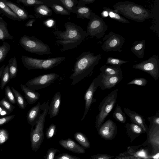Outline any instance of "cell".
<instances>
[{"label":"cell","mask_w":159,"mask_h":159,"mask_svg":"<svg viewBox=\"0 0 159 159\" xmlns=\"http://www.w3.org/2000/svg\"><path fill=\"white\" fill-rule=\"evenodd\" d=\"M64 26L65 31L55 30L53 32L57 39L54 41L63 46L60 49L62 52L77 47L88 36L85 31L75 23L68 21Z\"/></svg>","instance_id":"obj_1"},{"label":"cell","mask_w":159,"mask_h":159,"mask_svg":"<svg viewBox=\"0 0 159 159\" xmlns=\"http://www.w3.org/2000/svg\"><path fill=\"white\" fill-rule=\"evenodd\" d=\"M102 58V54L94 55L90 51L83 52L76 58L73 70L69 77L74 85L88 76L93 71Z\"/></svg>","instance_id":"obj_2"},{"label":"cell","mask_w":159,"mask_h":159,"mask_svg":"<svg viewBox=\"0 0 159 159\" xmlns=\"http://www.w3.org/2000/svg\"><path fill=\"white\" fill-rule=\"evenodd\" d=\"M113 7L114 11L119 14L138 22H142L154 17L149 10L142 6L132 2H118L113 5Z\"/></svg>","instance_id":"obj_3"},{"label":"cell","mask_w":159,"mask_h":159,"mask_svg":"<svg viewBox=\"0 0 159 159\" xmlns=\"http://www.w3.org/2000/svg\"><path fill=\"white\" fill-rule=\"evenodd\" d=\"M49 100L41 105L43 111L39 120L36 123L34 128L32 126L30 131V139L32 149L37 152L39 148L44 139L43 129L45 119L48 113Z\"/></svg>","instance_id":"obj_4"},{"label":"cell","mask_w":159,"mask_h":159,"mask_svg":"<svg viewBox=\"0 0 159 159\" xmlns=\"http://www.w3.org/2000/svg\"><path fill=\"white\" fill-rule=\"evenodd\" d=\"M66 59L65 57L42 59L23 55L21 56L22 61L24 66L29 70L52 69L65 61Z\"/></svg>","instance_id":"obj_5"},{"label":"cell","mask_w":159,"mask_h":159,"mask_svg":"<svg viewBox=\"0 0 159 159\" xmlns=\"http://www.w3.org/2000/svg\"><path fill=\"white\" fill-rule=\"evenodd\" d=\"M20 45L26 51L40 55L51 54L49 46L35 37L24 35L19 40Z\"/></svg>","instance_id":"obj_6"},{"label":"cell","mask_w":159,"mask_h":159,"mask_svg":"<svg viewBox=\"0 0 159 159\" xmlns=\"http://www.w3.org/2000/svg\"><path fill=\"white\" fill-rule=\"evenodd\" d=\"M118 91V89L113 91L100 102L98 107L99 113L96 117L95 123V126L97 130L103 124L106 117L115 106L117 102Z\"/></svg>","instance_id":"obj_7"},{"label":"cell","mask_w":159,"mask_h":159,"mask_svg":"<svg viewBox=\"0 0 159 159\" xmlns=\"http://www.w3.org/2000/svg\"><path fill=\"white\" fill-rule=\"evenodd\" d=\"M86 33L92 38L99 39L104 35L108 26L102 18L94 13L87 27Z\"/></svg>","instance_id":"obj_8"},{"label":"cell","mask_w":159,"mask_h":159,"mask_svg":"<svg viewBox=\"0 0 159 159\" xmlns=\"http://www.w3.org/2000/svg\"><path fill=\"white\" fill-rule=\"evenodd\" d=\"M125 40V39L120 34L110 31L103 38V42L102 48L107 52L113 51L121 52Z\"/></svg>","instance_id":"obj_9"},{"label":"cell","mask_w":159,"mask_h":159,"mask_svg":"<svg viewBox=\"0 0 159 159\" xmlns=\"http://www.w3.org/2000/svg\"><path fill=\"white\" fill-rule=\"evenodd\" d=\"M133 68L148 73L156 81L159 78V59L156 55H153L148 59L133 65Z\"/></svg>","instance_id":"obj_10"},{"label":"cell","mask_w":159,"mask_h":159,"mask_svg":"<svg viewBox=\"0 0 159 159\" xmlns=\"http://www.w3.org/2000/svg\"><path fill=\"white\" fill-rule=\"evenodd\" d=\"M59 77V75L55 73L45 74L28 80L25 85L33 90H38L49 86Z\"/></svg>","instance_id":"obj_11"},{"label":"cell","mask_w":159,"mask_h":159,"mask_svg":"<svg viewBox=\"0 0 159 159\" xmlns=\"http://www.w3.org/2000/svg\"><path fill=\"white\" fill-rule=\"evenodd\" d=\"M98 87H99V85L96 77L93 80L84 95L85 111L81 119V121L83 120L87 115L92 104L96 101V99L94 98L93 96Z\"/></svg>","instance_id":"obj_12"},{"label":"cell","mask_w":159,"mask_h":159,"mask_svg":"<svg viewBox=\"0 0 159 159\" xmlns=\"http://www.w3.org/2000/svg\"><path fill=\"white\" fill-rule=\"evenodd\" d=\"M96 78L99 87L103 90L114 87L122 79V76L109 75L100 73Z\"/></svg>","instance_id":"obj_13"},{"label":"cell","mask_w":159,"mask_h":159,"mask_svg":"<svg viewBox=\"0 0 159 159\" xmlns=\"http://www.w3.org/2000/svg\"><path fill=\"white\" fill-rule=\"evenodd\" d=\"M117 127L114 122L108 119L102 124L97 130L101 137L106 139H110L116 134Z\"/></svg>","instance_id":"obj_14"},{"label":"cell","mask_w":159,"mask_h":159,"mask_svg":"<svg viewBox=\"0 0 159 159\" xmlns=\"http://www.w3.org/2000/svg\"><path fill=\"white\" fill-rule=\"evenodd\" d=\"M148 132V142L152 148V154L159 152V126L150 125Z\"/></svg>","instance_id":"obj_15"},{"label":"cell","mask_w":159,"mask_h":159,"mask_svg":"<svg viewBox=\"0 0 159 159\" xmlns=\"http://www.w3.org/2000/svg\"><path fill=\"white\" fill-rule=\"evenodd\" d=\"M2 0L17 16L19 21L25 20L30 17L27 11L23 7L19 6L9 0Z\"/></svg>","instance_id":"obj_16"},{"label":"cell","mask_w":159,"mask_h":159,"mask_svg":"<svg viewBox=\"0 0 159 159\" xmlns=\"http://www.w3.org/2000/svg\"><path fill=\"white\" fill-rule=\"evenodd\" d=\"M59 144L66 149L78 154H84L85 149L71 139H61L59 141Z\"/></svg>","instance_id":"obj_17"},{"label":"cell","mask_w":159,"mask_h":159,"mask_svg":"<svg viewBox=\"0 0 159 159\" xmlns=\"http://www.w3.org/2000/svg\"><path fill=\"white\" fill-rule=\"evenodd\" d=\"M124 110L133 123L140 126L145 132L147 131L148 127L145 124V120L142 115L128 108L124 107Z\"/></svg>","instance_id":"obj_18"},{"label":"cell","mask_w":159,"mask_h":159,"mask_svg":"<svg viewBox=\"0 0 159 159\" xmlns=\"http://www.w3.org/2000/svg\"><path fill=\"white\" fill-rule=\"evenodd\" d=\"M61 100V93L58 92L54 94L49 106L48 114L50 118L56 116L59 114Z\"/></svg>","instance_id":"obj_19"},{"label":"cell","mask_w":159,"mask_h":159,"mask_svg":"<svg viewBox=\"0 0 159 159\" xmlns=\"http://www.w3.org/2000/svg\"><path fill=\"white\" fill-rule=\"evenodd\" d=\"M44 4L54 11L57 14L70 15V13L62 5L60 0H42Z\"/></svg>","instance_id":"obj_20"},{"label":"cell","mask_w":159,"mask_h":159,"mask_svg":"<svg viewBox=\"0 0 159 159\" xmlns=\"http://www.w3.org/2000/svg\"><path fill=\"white\" fill-rule=\"evenodd\" d=\"M41 104L39 102L36 105L32 107L28 112L26 119L28 123L34 127L40 116Z\"/></svg>","instance_id":"obj_21"},{"label":"cell","mask_w":159,"mask_h":159,"mask_svg":"<svg viewBox=\"0 0 159 159\" xmlns=\"http://www.w3.org/2000/svg\"><path fill=\"white\" fill-rule=\"evenodd\" d=\"M20 86L21 89L24 93L25 98L29 104H32L39 100L40 96L39 93L31 89L23 84H21Z\"/></svg>","instance_id":"obj_22"},{"label":"cell","mask_w":159,"mask_h":159,"mask_svg":"<svg viewBox=\"0 0 159 159\" xmlns=\"http://www.w3.org/2000/svg\"><path fill=\"white\" fill-rule=\"evenodd\" d=\"M100 73L109 75L122 76V71L120 66L104 65L100 68Z\"/></svg>","instance_id":"obj_23"},{"label":"cell","mask_w":159,"mask_h":159,"mask_svg":"<svg viewBox=\"0 0 159 159\" xmlns=\"http://www.w3.org/2000/svg\"><path fill=\"white\" fill-rule=\"evenodd\" d=\"M145 42L144 40L134 42L130 48V50L137 57L143 58L144 57Z\"/></svg>","instance_id":"obj_24"},{"label":"cell","mask_w":159,"mask_h":159,"mask_svg":"<svg viewBox=\"0 0 159 159\" xmlns=\"http://www.w3.org/2000/svg\"><path fill=\"white\" fill-rule=\"evenodd\" d=\"M77 17L82 19H87L90 20L94 13L88 7L84 6H76L75 9V13Z\"/></svg>","instance_id":"obj_25"},{"label":"cell","mask_w":159,"mask_h":159,"mask_svg":"<svg viewBox=\"0 0 159 159\" xmlns=\"http://www.w3.org/2000/svg\"><path fill=\"white\" fill-rule=\"evenodd\" d=\"M34 10L36 18L50 16L52 14V9L44 4L35 6Z\"/></svg>","instance_id":"obj_26"},{"label":"cell","mask_w":159,"mask_h":159,"mask_svg":"<svg viewBox=\"0 0 159 159\" xmlns=\"http://www.w3.org/2000/svg\"><path fill=\"white\" fill-rule=\"evenodd\" d=\"M7 25V23L0 18V40L3 42L6 39L12 40L14 39L9 33Z\"/></svg>","instance_id":"obj_27"},{"label":"cell","mask_w":159,"mask_h":159,"mask_svg":"<svg viewBox=\"0 0 159 159\" xmlns=\"http://www.w3.org/2000/svg\"><path fill=\"white\" fill-rule=\"evenodd\" d=\"M0 13L11 20L19 21L17 16L2 0H0Z\"/></svg>","instance_id":"obj_28"},{"label":"cell","mask_w":159,"mask_h":159,"mask_svg":"<svg viewBox=\"0 0 159 159\" xmlns=\"http://www.w3.org/2000/svg\"><path fill=\"white\" fill-rule=\"evenodd\" d=\"M139 147H129L126 151L121 153L114 159H130L138 158L137 156V152Z\"/></svg>","instance_id":"obj_29"},{"label":"cell","mask_w":159,"mask_h":159,"mask_svg":"<svg viewBox=\"0 0 159 159\" xmlns=\"http://www.w3.org/2000/svg\"><path fill=\"white\" fill-rule=\"evenodd\" d=\"M104 11L107 12L109 17L120 22L124 23H129V21L126 19L120 16L109 7H104L102 8Z\"/></svg>","instance_id":"obj_30"},{"label":"cell","mask_w":159,"mask_h":159,"mask_svg":"<svg viewBox=\"0 0 159 159\" xmlns=\"http://www.w3.org/2000/svg\"><path fill=\"white\" fill-rule=\"evenodd\" d=\"M125 127L127 133L129 134L139 135L145 132L140 126L133 122L127 123Z\"/></svg>","instance_id":"obj_31"},{"label":"cell","mask_w":159,"mask_h":159,"mask_svg":"<svg viewBox=\"0 0 159 159\" xmlns=\"http://www.w3.org/2000/svg\"><path fill=\"white\" fill-rule=\"evenodd\" d=\"M8 65L10 79H14L16 76L18 72L17 60L15 57L9 60Z\"/></svg>","instance_id":"obj_32"},{"label":"cell","mask_w":159,"mask_h":159,"mask_svg":"<svg viewBox=\"0 0 159 159\" xmlns=\"http://www.w3.org/2000/svg\"><path fill=\"white\" fill-rule=\"evenodd\" d=\"M74 136L75 139L82 146L87 149L90 148V143L87 138L84 134L78 132L75 134Z\"/></svg>","instance_id":"obj_33"},{"label":"cell","mask_w":159,"mask_h":159,"mask_svg":"<svg viewBox=\"0 0 159 159\" xmlns=\"http://www.w3.org/2000/svg\"><path fill=\"white\" fill-rule=\"evenodd\" d=\"M11 89L14 94L17 104L19 107L21 109H25L27 106V103L23 96L13 87H11Z\"/></svg>","instance_id":"obj_34"},{"label":"cell","mask_w":159,"mask_h":159,"mask_svg":"<svg viewBox=\"0 0 159 159\" xmlns=\"http://www.w3.org/2000/svg\"><path fill=\"white\" fill-rule=\"evenodd\" d=\"M113 117L117 121L124 123L126 121V117L121 107L118 104L113 114Z\"/></svg>","instance_id":"obj_35"},{"label":"cell","mask_w":159,"mask_h":159,"mask_svg":"<svg viewBox=\"0 0 159 159\" xmlns=\"http://www.w3.org/2000/svg\"><path fill=\"white\" fill-rule=\"evenodd\" d=\"M63 6L70 13H75V9L77 6L78 0H60Z\"/></svg>","instance_id":"obj_36"},{"label":"cell","mask_w":159,"mask_h":159,"mask_svg":"<svg viewBox=\"0 0 159 159\" xmlns=\"http://www.w3.org/2000/svg\"><path fill=\"white\" fill-rule=\"evenodd\" d=\"M1 79L0 88L2 90H3L10 79L8 65L5 67Z\"/></svg>","instance_id":"obj_37"},{"label":"cell","mask_w":159,"mask_h":159,"mask_svg":"<svg viewBox=\"0 0 159 159\" xmlns=\"http://www.w3.org/2000/svg\"><path fill=\"white\" fill-rule=\"evenodd\" d=\"M10 48V45L5 41L0 46V63L4 60Z\"/></svg>","instance_id":"obj_38"},{"label":"cell","mask_w":159,"mask_h":159,"mask_svg":"<svg viewBox=\"0 0 159 159\" xmlns=\"http://www.w3.org/2000/svg\"><path fill=\"white\" fill-rule=\"evenodd\" d=\"M16 2L20 4L21 3L27 7H34L44 4L42 0H16Z\"/></svg>","instance_id":"obj_39"},{"label":"cell","mask_w":159,"mask_h":159,"mask_svg":"<svg viewBox=\"0 0 159 159\" xmlns=\"http://www.w3.org/2000/svg\"><path fill=\"white\" fill-rule=\"evenodd\" d=\"M128 62V61H124L112 57H109L107 59L106 64L110 65L120 66L121 65Z\"/></svg>","instance_id":"obj_40"},{"label":"cell","mask_w":159,"mask_h":159,"mask_svg":"<svg viewBox=\"0 0 159 159\" xmlns=\"http://www.w3.org/2000/svg\"><path fill=\"white\" fill-rule=\"evenodd\" d=\"M0 106L9 113L12 112L15 108V107L5 98L0 101Z\"/></svg>","instance_id":"obj_41"},{"label":"cell","mask_w":159,"mask_h":159,"mask_svg":"<svg viewBox=\"0 0 159 159\" xmlns=\"http://www.w3.org/2000/svg\"><path fill=\"white\" fill-rule=\"evenodd\" d=\"M5 98L12 104H16V102L15 96L13 95L12 91L8 85L6 86L5 88Z\"/></svg>","instance_id":"obj_42"},{"label":"cell","mask_w":159,"mask_h":159,"mask_svg":"<svg viewBox=\"0 0 159 159\" xmlns=\"http://www.w3.org/2000/svg\"><path fill=\"white\" fill-rule=\"evenodd\" d=\"M148 83V81L143 77L137 78L131 80L127 84V85L135 84L139 86H144Z\"/></svg>","instance_id":"obj_43"},{"label":"cell","mask_w":159,"mask_h":159,"mask_svg":"<svg viewBox=\"0 0 159 159\" xmlns=\"http://www.w3.org/2000/svg\"><path fill=\"white\" fill-rule=\"evenodd\" d=\"M57 131L56 125L52 123L47 129L46 136L48 139L52 138L56 134Z\"/></svg>","instance_id":"obj_44"},{"label":"cell","mask_w":159,"mask_h":159,"mask_svg":"<svg viewBox=\"0 0 159 159\" xmlns=\"http://www.w3.org/2000/svg\"><path fill=\"white\" fill-rule=\"evenodd\" d=\"M147 119L150 125L159 126V112L158 111L153 116L148 117Z\"/></svg>","instance_id":"obj_45"},{"label":"cell","mask_w":159,"mask_h":159,"mask_svg":"<svg viewBox=\"0 0 159 159\" xmlns=\"http://www.w3.org/2000/svg\"><path fill=\"white\" fill-rule=\"evenodd\" d=\"M59 151V149L57 148H52L49 149L45 156V159H54L56 154Z\"/></svg>","instance_id":"obj_46"},{"label":"cell","mask_w":159,"mask_h":159,"mask_svg":"<svg viewBox=\"0 0 159 159\" xmlns=\"http://www.w3.org/2000/svg\"><path fill=\"white\" fill-rule=\"evenodd\" d=\"M54 159H81L66 153H63L55 157Z\"/></svg>","instance_id":"obj_47"},{"label":"cell","mask_w":159,"mask_h":159,"mask_svg":"<svg viewBox=\"0 0 159 159\" xmlns=\"http://www.w3.org/2000/svg\"><path fill=\"white\" fill-rule=\"evenodd\" d=\"M43 25L46 27L49 28H53L56 27V22L55 20L52 18H48L43 22Z\"/></svg>","instance_id":"obj_48"},{"label":"cell","mask_w":159,"mask_h":159,"mask_svg":"<svg viewBox=\"0 0 159 159\" xmlns=\"http://www.w3.org/2000/svg\"><path fill=\"white\" fill-rule=\"evenodd\" d=\"M114 157L105 154H97L91 156L88 159H111Z\"/></svg>","instance_id":"obj_49"},{"label":"cell","mask_w":159,"mask_h":159,"mask_svg":"<svg viewBox=\"0 0 159 159\" xmlns=\"http://www.w3.org/2000/svg\"><path fill=\"white\" fill-rule=\"evenodd\" d=\"M8 134L5 129H1L0 131V144L5 142L8 139Z\"/></svg>","instance_id":"obj_50"},{"label":"cell","mask_w":159,"mask_h":159,"mask_svg":"<svg viewBox=\"0 0 159 159\" xmlns=\"http://www.w3.org/2000/svg\"><path fill=\"white\" fill-rule=\"evenodd\" d=\"M15 116L13 115L0 118V126L4 125L12 119Z\"/></svg>","instance_id":"obj_51"},{"label":"cell","mask_w":159,"mask_h":159,"mask_svg":"<svg viewBox=\"0 0 159 159\" xmlns=\"http://www.w3.org/2000/svg\"><path fill=\"white\" fill-rule=\"evenodd\" d=\"M96 0H78L77 6H83L85 5L93 3Z\"/></svg>","instance_id":"obj_52"},{"label":"cell","mask_w":159,"mask_h":159,"mask_svg":"<svg viewBox=\"0 0 159 159\" xmlns=\"http://www.w3.org/2000/svg\"><path fill=\"white\" fill-rule=\"evenodd\" d=\"M36 19H32L28 20L25 24L26 27H32L33 24L35 22Z\"/></svg>","instance_id":"obj_53"},{"label":"cell","mask_w":159,"mask_h":159,"mask_svg":"<svg viewBox=\"0 0 159 159\" xmlns=\"http://www.w3.org/2000/svg\"><path fill=\"white\" fill-rule=\"evenodd\" d=\"M148 157L152 159H159V152L152 155H149Z\"/></svg>","instance_id":"obj_54"},{"label":"cell","mask_w":159,"mask_h":159,"mask_svg":"<svg viewBox=\"0 0 159 159\" xmlns=\"http://www.w3.org/2000/svg\"><path fill=\"white\" fill-rule=\"evenodd\" d=\"M5 67L4 65H3L0 67V79L1 78L2 72Z\"/></svg>","instance_id":"obj_55"},{"label":"cell","mask_w":159,"mask_h":159,"mask_svg":"<svg viewBox=\"0 0 159 159\" xmlns=\"http://www.w3.org/2000/svg\"><path fill=\"white\" fill-rule=\"evenodd\" d=\"M142 159H152L150 158H149L148 157H147V158H143Z\"/></svg>","instance_id":"obj_56"},{"label":"cell","mask_w":159,"mask_h":159,"mask_svg":"<svg viewBox=\"0 0 159 159\" xmlns=\"http://www.w3.org/2000/svg\"><path fill=\"white\" fill-rule=\"evenodd\" d=\"M141 158H132V159H140Z\"/></svg>","instance_id":"obj_57"},{"label":"cell","mask_w":159,"mask_h":159,"mask_svg":"<svg viewBox=\"0 0 159 159\" xmlns=\"http://www.w3.org/2000/svg\"><path fill=\"white\" fill-rule=\"evenodd\" d=\"M142 159V158H141V159Z\"/></svg>","instance_id":"obj_58"},{"label":"cell","mask_w":159,"mask_h":159,"mask_svg":"<svg viewBox=\"0 0 159 159\" xmlns=\"http://www.w3.org/2000/svg\"><path fill=\"white\" fill-rule=\"evenodd\" d=\"M1 129H0V131Z\"/></svg>","instance_id":"obj_59"}]
</instances>
